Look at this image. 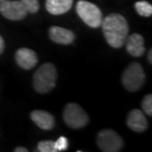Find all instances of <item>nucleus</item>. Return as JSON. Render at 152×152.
<instances>
[{
    "label": "nucleus",
    "mask_w": 152,
    "mask_h": 152,
    "mask_svg": "<svg viewBox=\"0 0 152 152\" xmlns=\"http://www.w3.org/2000/svg\"><path fill=\"white\" fill-rule=\"evenodd\" d=\"M126 48L130 56L139 57L145 53L144 39L139 34H132L129 37L127 36L126 39Z\"/></svg>",
    "instance_id": "obj_10"
},
{
    "label": "nucleus",
    "mask_w": 152,
    "mask_h": 152,
    "mask_svg": "<svg viewBox=\"0 0 152 152\" xmlns=\"http://www.w3.org/2000/svg\"><path fill=\"white\" fill-rule=\"evenodd\" d=\"M4 48H5V42H4V39L3 38L0 36V54H1L3 51H4Z\"/></svg>",
    "instance_id": "obj_19"
},
{
    "label": "nucleus",
    "mask_w": 152,
    "mask_h": 152,
    "mask_svg": "<svg viewBox=\"0 0 152 152\" xmlns=\"http://www.w3.org/2000/svg\"><path fill=\"white\" fill-rule=\"evenodd\" d=\"M102 29L109 45L120 48L124 45L129 36V24L123 15L113 13L102 21Z\"/></svg>",
    "instance_id": "obj_1"
},
{
    "label": "nucleus",
    "mask_w": 152,
    "mask_h": 152,
    "mask_svg": "<svg viewBox=\"0 0 152 152\" xmlns=\"http://www.w3.org/2000/svg\"><path fill=\"white\" fill-rule=\"evenodd\" d=\"M145 73L142 66L137 62H132L124 69L121 75V82L124 88L129 92L139 90L144 84Z\"/></svg>",
    "instance_id": "obj_3"
},
{
    "label": "nucleus",
    "mask_w": 152,
    "mask_h": 152,
    "mask_svg": "<svg viewBox=\"0 0 152 152\" xmlns=\"http://www.w3.org/2000/svg\"><path fill=\"white\" fill-rule=\"evenodd\" d=\"M15 152H28V149L25 147H17L15 149Z\"/></svg>",
    "instance_id": "obj_20"
},
{
    "label": "nucleus",
    "mask_w": 152,
    "mask_h": 152,
    "mask_svg": "<svg viewBox=\"0 0 152 152\" xmlns=\"http://www.w3.org/2000/svg\"><path fill=\"white\" fill-rule=\"evenodd\" d=\"M56 151H65L68 148V139L64 136H60L56 141H54Z\"/></svg>",
    "instance_id": "obj_18"
},
{
    "label": "nucleus",
    "mask_w": 152,
    "mask_h": 152,
    "mask_svg": "<svg viewBox=\"0 0 152 152\" xmlns=\"http://www.w3.org/2000/svg\"><path fill=\"white\" fill-rule=\"evenodd\" d=\"M73 0H47L45 9L53 15H61L70 10Z\"/></svg>",
    "instance_id": "obj_13"
},
{
    "label": "nucleus",
    "mask_w": 152,
    "mask_h": 152,
    "mask_svg": "<svg viewBox=\"0 0 152 152\" xmlns=\"http://www.w3.org/2000/svg\"><path fill=\"white\" fill-rule=\"evenodd\" d=\"M50 38L53 42L59 45H69L74 42L75 34L70 30L61 27L53 26L50 28Z\"/></svg>",
    "instance_id": "obj_11"
},
{
    "label": "nucleus",
    "mask_w": 152,
    "mask_h": 152,
    "mask_svg": "<svg viewBox=\"0 0 152 152\" xmlns=\"http://www.w3.org/2000/svg\"><path fill=\"white\" fill-rule=\"evenodd\" d=\"M2 1H4V0H0V2H2Z\"/></svg>",
    "instance_id": "obj_22"
},
{
    "label": "nucleus",
    "mask_w": 152,
    "mask_h": 152,
    "mask_svg": "<svg viewBox=\"0 0 152 152\" xmlns=\"http://www.w3.org/2000/svg\"><path fill=\"white\" fill-rule=\"evenodd\" d=\"M147 58H148V61H149V63L151 64V63H152V50H151V48L149 50V51H148Z\"/></svg>",
    "instance_id": "obj_21"
},
{
    "label": "nucleus",
    "mask_w": 152,
    "mask_h": 152,
    "mask_svg": "<svg viewBox=\"0 0 152 152\" xmlns=\"http://www.w3.org/2000/svg\"><path fill=\"white\" fill-rule=\"evenodd\" d=\"M57 72L53 63H44L34 74L33 84L35 90L39 93L45 94L50 92L56 87Z\"/></svg>",
    "instance_id": "obj_2"
},
{
    "label": "nucleus",
    "mask_w": 152,
    "mask_h": 152,
    "mask_svg": "<svg viewBox=\"0 0 152 152\" xmlns=\"http://www.w3.org/2000/svg\"><path fill=\"white\" fill-rule=\"evenodd\" d=\"M141 107L142 110L146 115H152V95L148 94L143 98L141 103Z\"/></svg>",
    "instance_id": "obj_17"
},
{
    "label": "nucleus",
    "mask_w": 152,
    "mask_h": 152,
    "mask_svg": "<svg viewBox=\"0 0 152 152\" xmlns=\"http://www.w3.org/2000/svg\"><path fill=\"white\" fill-rule=\"evenodd\" d=\"M38 151L39 152H56L53 140H44L38 143Z\"/></svg>",
    "instance_id": "obj_15"
},
{
    "label": "nucleus",
    "mask_w": 152,
    "mask_h": 152,
    "mask_svg": "<svg viewBox=\"0 0 152 152\" xmlns=\"http://www.w3.org/2000/svg\"><path fill=\"white\" fill-rule=\"evenodd\" d=\"M63 120L69 127L74 129L86 126L89 121L87 114L76 103H69L63 111Z\"/></svg>",
    "instance_id": "obj_5"
},
{
    "label": "nucleus",
    "mask_w": 152,
    "mask_h": 152,
    "mask_svg": "<svg viewBox=\"0 0 152 152\" xmlns=\"http://www.w3.org/2000/svg\"><path fill=\"white\" fill-rule=\"evenodd\" d=\"M15 58L18 63V65L21 68L30 70L34 68L38 63V56L37 53L31 48H21L16 51Z\"/></svg>",
    "instance_id": "obj_8"
},
{
    "label": "nucleus",
    "mask_w": 152,
    "mask_h": 152,
    "mask_svg": "<svg viewBox=\"0 0 152 152\" xmlns=\"http://www.w3.org/2000/svg\"><path fill=\"white\" fill-rule=\"evenodd\" d=\"M30 117L39 129L44 130H50L54 127L56 121H54L53 115L48 112L42 110H35L31 113Z\"/></svg>",
    "instance_id": "obj_12"
},
{
    "label": "nucleus",
    "mask_w": 152,
    "mask_h": 152,
    "mask_svg": "<svg viewBox=\"0 0 152 152\" xmlns=\"http://www.w3.org/2000/svg\"><path fill=\"white\" fill-rule=\"evenodd\" d=\"M20 1L23 3L24 6L27 8V10L30 13L35 14L39 11V5L38 0H20Z\"/></svg>",
    "instance_id": "obj_16"
},
{
    "label": "nucleus",
    "mask_w": 152,
    "mask_h": 152,
    "mask_svg": "<svg viewBox=\"0 0 152 152\" xmlns=\"http://www.w3.org/2000/svg\"><path fill=\"white\" fill-rule=\"evenodd\" d=\"M97 144L101 151L118 152L124 147V141L113 129H103L97 136Z\"/></svg>",
    "instance_id": "obj_6"
},
{
    "label": "nucleus",
    "mask_w": 152,
    "mask_h": 152,
    "mask_svg": "<svg viewBox=\"0 0 152 152\" xmlns=\"http://www.w3.org/2000/svg\"><path fill=\"white\" fill-rule=\"evenodd\" d=\"M138 15L143 17H150L152 15V5L147 1H138L134 5Z\"/></svg>",
    "instance_id": "obj_14"
},
{
    "label": "nucleus",
    "mask_w": 152,
    "mask_h": 152,
    "mask_svg": "<svg viewBox=\"0 0 152 152\" xmlns=\"http://www.w3.org/2000/svg\"><path fill=\"white\" fill-rule=\"evenodd\" d=\"M76 12L81 20L91 28H99L102 25L103 15L98 6L85 0H79Z\"/></svg>",
    "instance_id": "obj_4"
},
{
    "label": "nucleus",
    "mask_w": 152,
    "mask_h": 152,
    "mask_svg": "<svg viewBox=\"0 0 152 152\" xmlns=\"http://www.w3.org/2000/svg\"><path fill=\"white\" fill-rule=\"evenodd\" d=\"M0 13L8 20L20 21L23 20L29 12L21 1L4 0L0 2Z\"/></svg>",
    "instance_id": "obj_7"
},
{
    "label": "nucleus",
    "mask_w": 152,
    "mask_h": 152,
    "mask_svg": "<svg viewBox=\"0 0 152 152\" xmlns=\"http://www.w3.org/2000/svg\"><path fill=\"white\" fill-rule=\"evenodd\" d=\"M126 124L130 129L135 132H143L147 129L148 124L143 112L138 109L130 111L126 118Z\"/></svg>",
    "instance_id": "obj_9"
}]
</instances>
